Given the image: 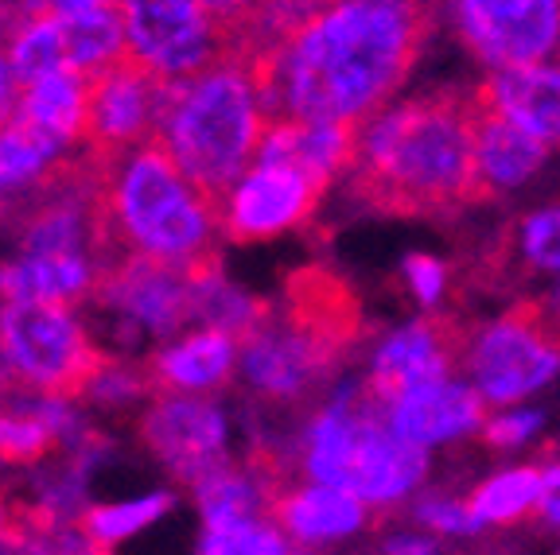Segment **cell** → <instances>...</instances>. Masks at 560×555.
<instances>
[{
    "label": "cell",
    "mask_w": 560,
    "mask_h": 555,
    "mask_svg": "<svg viewBox=\"0 0 560 555\" xmlns=\"http://www.w3.org/2000/svg\"><path fill=\"white\" fill-rule=\"evenodd\" d=\"M432 32V0H335L284 51L249 62L272 121L362 125L405 82Z\"/></svg>",
    "instance_id": "obj_1"
},
{
    "label": "cell",
    "mask_w": 560,
    "mask_h": 555,
    "mask_svg": "<svg viewBox=\"0 0 560 555\" xmlns=\"http://www.w3.org/2000/svg\"><path fill=\"white\" fill-rule=\"evenodd\" d=\"M350 194L394 217H447L482 202L475 90H429L374 117L350 167Z\"/></svg>",
    "instance_id": "obj_2"
},
{
    "label": "cell",
    "mask_w": 560,
    "mask_h": 555,
    "mask_svg": "<svg viewBox=\"0 0 560 555\" xmlns=\"http://www.w3.org/2000/svg\"><path fill=\"white\" fill-rule=\"evenodd\" d=\"M102 206L105 264L121 261L125 252H144L179 269L219 261V210L175 164L164 137L105 160Z\"/></svg>",
    "instance_id": "obj_3"
},
{
    "label": "cell",
    "mask_w": 560,
    "mask_h": 555,
    "mask_svg": "<svg viewBox=\"0 0 560 555\" xmlns=\"http://www.w3.org/2000/svg\"><path fill=\"white\" fill-rule=\"evenodd\" d=\"M265 129L269 117L242 59H222L195 79L172 82L160 121L167 152L214 210H222L245 164L257 160Z\"/></svg>",
    "instance_id": "obj_4"
},
{
    "label": "cell",
    "mask_w": 560,
    "mask_h": 555,
    "mask_svg": "<svg viewBox=\"0 0 560 555\" xmlns=\"http://www.w3.org/2000/svg\"><path fill=\"white\" fill-rule=\"evenodd\" d=\"M304 470L319 486L347 489L362 501H397L424 477V447L401 439L385 412L362 400H335L307 427Z\"/></svg>",
    "instance_id": "obj_5"
},
{
    "label": "cell",
    "mask_w": 560,
    "mask_h": 555,
    "mask_svg": "<svg viewBox=\"0 0 560 555\" xmlns=\"http://www.w3.org/2000/svg\"><path fill=\"white\" fill-rule=\"evenodd\" d=\"M0 346L27 385L55 400H79L94 389L114 357L86 339L82 322L62 304H4Z\"/></svg>",
    "instance_id": "obj_6"
},
{
    "label": "cell",
    "mask_w": 560,
    "mask_h": 555,
    "mask_svg": "<svg viewBox=\"0 0 560 555\" xmlns=\"http://www.w3.org/2000/svg\"><path fill=\"white\" fill-rule=\"evenodd\" d=\"M467 369L487 404H514L560 369V327L545 304H517L479 330L467 346Z\"/></svg>",
    "instance_id": "obj_7"
},
{
    "label": "cell",
    "mask_w": 560,
    "mask_h": 555,
    "mask_svg": "<svg viewBox=\"0 0 560 555\" xmlns=\"http://www.w3.org/2000/svg\"><path fill=\"white\" fill-rule=\"evenodd\" d=\"M125 16L129 51L160 79H195L214 62L230 59L226 32L202 0H117Z\"/></svg>",
    "instance_id": "obj_8"
},
{
    "label": "cell",
    "mask_w": 560,
    "mask_h": 555,
    "mask_svg": "<svg viewBox=\"0 0 560 555\" xmlns=\"http://www.w3.org/2000/svg\"><path fill=\"white\" fill-rule=\"evenodd\" d=\"M167 90L172 82L160 79L156 70L144 67L132 51L114 67H105L102 74L90 79L82 147L94 160H114L129 147L160 137Z\"/></svg>",
    "instance_id": "obj_9"
},
{
    "label": "cell",
    "mask_w": 560,
    "mask_h": 555,
    "mask_svg": "<svg viewBox=\"0 0 560 555\" xmlns=\"http://www.w3.org/2000/svg\"><path fill=\"white\" fill-rule=\"evenodd\" d=\"M459 39L487 67L541 62L560 44V0H452Z\"/></svg>",
    "instance_id": "obj_10"
},
{
    "label": "cell",
    "mask_w": 560,
    "mask_h": 555,
    "mask_svg": "<svg viewBox=\"0 0 560 555\" xmlns=\"http://www.w3.org/2000/svg\"><path fill=\"white\" fill-rule=\"evenodd\" d=\"M97 304H109L129 322L156 339H172L175 330L195 322V276L191 269L156 261L144 252H125L121 261L105 264L94 287Z\"/></svg>",
    "instance_id": "obj_11"
},
{
    "label": "cell",
    "mask_w": 560,
    "mask_h": 555,
    "mask_svg": "<svg viewBox=\"0 0 560 555\" xmlns=\"http://www.w3.org/2000/svg\"><path fill=\"white\" fill-rule=\"evenodd\" d=\"M471 334L452 315H429L412 327L397 330L374 357V374L366 381V397L377 409H389L397 397L432 381H452L455 362H467Z\"/></svg>",
    "instance_id": "obj_12"
},
{
    "label": "cell",
    "mask_w": 560,
    "mask_h": 555,
    "mask_svg": "<svg viewBox=\"0 0 560 555\" xmlns=\"http://www.w3.org/2000/svg\"><path fill=\"white\" fill-rule=\"evenodd\" d=\"M327 182L284 164H257L234 182L219 210V226L230 241H265L300 226L324 199Z\"/></svg>",
    "instance_id": "obj_13"
},
{
    "label": "cell",
    "mask_w": 560,
    "mask_h": 555,
    "mask_svg": "<svg viewBox=\"0 0 560 555\" xmlns=\"http://www.w3.org/2000/svg\"><path fill=\"white\" fill-rule=\"evenodd\" d=\"M140 435L149 442V451L191 486H199L202 477L214 474L219 467H226V459H222L226 420L202 397L156 392V400L140 420Z\"/></svg>",
    "instance_id": "obj_14"
},
{
    "label": "cell",
    "mask_w": 560,
    "mask_h": 555,
    "mask_svg": "<svg viewBox=\"0 0 560 555\" xmlns=\"http://www.w3.org/2000/svg\"><path fill=\"white\" fill-rule=\"evenodd\" d=\"M272 315L296 330L300 339L312 342L331 369L362 339V307L354 287L319 264L292 272L284 295H280V307Z\"/></svg>",
    "instance_id": "obj_15"
},
{
    "label": "cell",
    "mask_w": 560,
    "mask_h": 555,
    "mask_svg": "<svg viewBox=\"0 0 560 555\" xmlns=\"http://www.w3.org/2000/svg\"><path fill=\"white\" fill-rule=\"evenodd\" d=\"M242 374L265 397L289 400L312 389L324 374H331V365L312 342L300 339L296 330L284 327L269 311L261 327L242 339Z\"/></svg>",
    "instance_id": "obj_16"
},
{
    "label": "cell",
    "mask_w": 560,
    "mask_h": 555,
    "mask_svg": "<svg viewBox=\"0 0 560 555\" xmlns=\"http://www.w3.org/2000/svg\"><path fill=\"white\" fill-rule=\"evenodd\" d=\"M362 144L359 125L342 121H272L257 147V164H284L331 182L339 172L354 167Z\"/></svg>",
    "instance_id": "obj_17"
},
{
    "label": "cell",
    "mask_w": 560,
    "mask_h": 555,
    "mask_svg": "<svg viewBox=\"0 0 560 555\" xmlns=\"http://www.w3.org/2000/svg\"><path fill=\"white\" fill-rule=\"evenodd\" d=\"M482 409H487V400L471 385L432 381L397 397L385 409V424L394 427L401 439L417 442V447H429V442H444L452 435H464L471 427H479Z\"/></svg>",
    "instance_id": "obj_18"
},
{
    "label": "cell",
    "mask_w": 560,
    "mask_h": 555,
    "mask_svg": "<svg viewBox=\"0 0 560 555\" xmlns=\"http://www.w3.org/2000/svg\"><path fill=\"white\" fill-rule=\"evenodd\" d=\"M265 509L280 529L296 536L300 544H327V540L350 536L362 529L366 501L335 486H277L265 494Z\"/></svg>",
    "instance_id": "obj_19"
},
{
    "label": "cell",
    "mask_w": 560,
    "mask_h": 555,
    "mask_svg": "<svg viewBox=\"0 0 560 555\" xmlns=\"http://www.w3.org/2000/svg\"><path fill=\"white\" fill-rule=\"evenodd\" d=\"M479 94L545 147L560 144V67L534 62V67L494 70Z\"/></svg>",
    "instance_id": "obj_20"
},
{
    "label": "cell",
    "mask_w": 560,
    "mask_h": 555,
    "mask_svg": "<svg viewBox=\"0 0 560 555\" xmlns=\"http://www.w3.org/2000/svg\"><path fill=\"white\" fill-rule=\"evenodd\" d=\"M549 147L494 109L475 90V156H479V187L482 199L510 191L514 182L529 179L545 164Z\"/></svg>",
    "instance_id": "obj_21"
},
{
    "label": "cell",
    "mask_w": 560,
    "mask_h": 555,
    "mask_svg": "<svg viewBox=\"0 0 560 555\" xmlns=\"http://www.w3.org/2000/svg\"><path fill=\"white\" fill-rule=\"evenodd\" d=\"M97 287V272L79 252H44L0 264V295L4 304H62L86 299Z\"/></svg>",
    "instance_id": "obj_22"
},
{
    "label": "cell",
    "mask_w": 560,
    "mask_h": 555,
    "mask_svg": "<svg viewBox=\"0 0 560 555\" xmlns=\"http://www.w3.org/2000/svg\"><path fill=\"white\" fill-rule=\"evenodd\" d=\"M237 357V339L226 330H199L184 342L160 350L149 365L152 392H199L214 389L230 377Z\"/></svg>",
    "instance_id": "obj_23"
},
{
    "label": "cell",
    "mask_w": 560,
    "mask_h": 555,
    "mask_svg": "<svg viewBox=\"0 0 560 555\" xmlns=\"http://www.w3.org/2000/svg\"><path fill=\"white\" fill-rule=\"evenodd\" d=\"M86 102H90V79L74 70H59L47 79H35L20 94V117L44 129L59 144H79L86 132Z\"/></svg>",
    "instance_id": "obj_24"
},
{
    "label": "cell",
    "mask_w": 560,
    "mask_h": 555,
    "mask_svg": "<svg viewBox=\"0 0 560 555\" xmlns=\"http://www.w3.org/2000/svg\"><path fill=\"white\" fill-rule=\"evenodd\" d=\"M62 32H67V55L70 70L82 79H94L105 67H114L117 59L129 55V35H125V16L121 4H97L79 16H59Z\"/></svg>",
    "instance_id": "obj_25"
},
{
    "label": "cell",
    "mask_w": 560,
    "mask_h": 555,
    "mask_svg": "<svg viewBox=\"0 0 560 555\" xmlns=\"http://www.w3.org/2000/svg\"><path fill=\"white\" fill-rule=\"evenodd\" d=\"M62 147L67 144H59L55 137H47L44 129H35L32 121L16 114V121L0 132V182H4V191L39 187L67 160Z\"/></svg>",
    "instance_id": "obj_26"
},
{
    "label": "cell",
    "mask_w": 560,
    "mask_h": 555,
    "mask_svg": "<svg viewBox=\"0 0 560 555\" xmlns=\"http://www.w3.org/2000/svg\"><path fill=\"white\" fill-rule=\"evenodd\" d=\"M552 494L549 474L545 467H522V470H506V474L490 477L487 486L475 489V497L467 501V512H471V524H502L514 521L522 512L541 509V501Z\"/></svg>",
    "instance_id": "obj_27"
},
{
    "label": "cell",
    "mask_w": 560,
    "mask_h": 555,
    "mask_svg": "<svg viewBox=\"0 0 560 555\" xmlns=\"http://www.w3.org/2000/svg\"><path fill=\"white\" fill-rule=\"evenodd\" d=\"M9 59L16 70L20 86L35 79H47V74H59L70 70V55H67V32H62V20L55 12H35L24 24L12 32L9 44Z\"/></svg>",
    "instance_id": "obj_28"
},
{
    "label": "cell",
    "mask_w": 560,
    "mask_h": 555,
    "mask_svg": "<svg viewBox=\"0 0 560 555\" xmlns=\"http://www.w3.org/2000/svg\"><path fill=\"white\" fill-rule=\"evenodd\" d=\"M199 555H296L289 532L261 517H234V521L207 524Z\"/></svg>",
    "instance_id": "obj_29"
},
{
    "label": "cell",
    "mask_w": 560,
    "mask_h": 555,
    "mask_svg": "<svg viewBox=\"0 0 560 555\" xmlns=\"http://www.w3.org/2000/svg\"><path fill=\"white\" fill-rule=\"evenodd\" d=\"M172 505H175L172 494H149V497H137V501H121V505H94V509L82 512V529H86L97 544L114 547V544H121V540L137 536L140 529H149L152 521H160Z\"/></svg>",
    "instance_id": "obj_30"
},
{
    "label": "cell",
    "mask_w": 560,
    "mask_h": 555,
    "mask_svg": "<svg viewBox=\"0 0 560 555\" xmlns=\"http://www.w3.org/2000/svg\"><path fill=\"white\" fill-rule=\"evenodd\" d=\"M195 494H199L207 524L234 521V517H257V509L265 505L257 477L237 474V470H230V467H219L214 474L202 477L199 486H195Z\"/></svg>",
    "instance_id": "obj_31"
},
{
    "label": "cell",
    "mask_w": 560,
    "mask_h": 555,
    "mask_svg": "<svg viewBox=\"0 0 560 555\" xmlns=\"http://www.w3.org/2000/svg\"><path fill=\"white\" fill-rule=\"evenodd\" d=\"M55 427L39 412H0V462L35 467L55 447Z\"/></svg>",
    "instance_id": "obj_32"
},
{
    "label": "cell",
    "mask_w": 560,
    "mask_h": 555,
    "mask_svg": "<svg viewBox=\"0 0 560 555\" xmlns=\"http://www.w3.org/2000/svg\"><path fill=\"white\" fill-rule=\"evenodd\" d=\"M510 252H517V261L525 269L541 272H560V206L537 210L514 229V245Z\"/></svg>",
    "instance_id": "obj_33"
},
{
    "label": "cell",
    "mask_w": 560,
    "mask_h": 555,
    "mask_svg": "<svg viewBox=\"0 0 560 555\" xmlns=\"http://www.w3.org/2000/svg\"><path fill=\"white\" fill-rule=\"evenodd\" d=\"M405 276H409V287L420 304L432 307L444 292V264L432 261V257H409L405 261Z\"/></svg>",
    "instance_id": "obj_34"
},
{
    "label": "cell",
    "mask_w": 560,
    "mask_h": 555,
    "mask_svg": "<svg viewBox=\"0 0 560 555\" xmlns=\"http://www.w3.org/2000/svg\"><path fill=\"white\" fill-rule=\"evenodd\" d=\"M537 427H541L537 412H510V416H494L482 432H487V442H494V447H514V442L529 439Z\"/></svg>",
    "instance_id": "obj_35"
},
{
    "label": "cell",
    "mask_w": 560,
    "mask_h": 555,
    "mask_svg": "<svg viewBox=\"0 0 560 555\" xmlns=\"http://www.w3.org/2000/svg\"><path fill=\"white\" fill-rule=\"evenodd\" d=\"M420 521L429 524V529H440V532H471V512H467V505L459 501H444V497H436V501L420 505Z\"/></svg>",
    "instance_id": "obj_36"
},
{
    "label": "cell",
    "mask_w": 560,
    "mask_h": 555,
    "mask_svg": "<svg viewBox=\"0 0 560 555\" xmlns=\"http://www.w3.org/2000/svg\"><path fill=\"white\" fill-rule=\"evenodd\" d=\"M20 114V79L12 70V59L4 55V44H0V132L9 129Z\"/></svg>",
    "instance_id": "obj_37"
},
{
    "label": "cell",
    "mask_w": 560,
    "mask_h": 555,
    "mask_svg": "<svg viewBox=\"0 0 560 555\" xmlns=\"http://www.w3.org/2000/svg\"><path fill=\"white\" fill-rule=\"evenodd\" d=\"M249 4H254V0H202V9L219 20L222 32H230V27L245 16V9H249ZM226 51H230V47H226Z\"/></svg>",
    "instance_id": "obj_38"
},
{
    "label": "cell",
    "mask_w": 560,
    "mask_h": 555,
    "mask_svg": "<svg viewBox=\"0 0 560 555\" xmlns=\"http://www.w3.org/2000/svg\"><path fill=\"white\" fill-rule=\"evenodd\" d=\"M385 555H436L432 540H417V536H397L385 544Z\"/></svg>",
    "instance_id": "obj_39"
},
{
    "label": "cell",
    "mask_w": 560,
    "mask_h": 555,
    "mask_svg": "<svg viewBox=\"0 0 560 555\" xmlns=\"http://www.w3.org/2000/svg\"><path fill=\"white\" fill-rule=\"evenodd\" d=\"M12 377H16V365L9 362V354H4V346H0V392L12 389Z\"/></svg>",
    "instance_id": "obj_40"
},
{
    "label": "cell",
    "mask_w": 560,
    "mask_h": 555,
    "mask_svg": "<svg viewBox=\"0 0 560 555\" xmlns=\"http://www.w3.org/2000/svg\"><path fill=\"white\" fill-rule=\"evenodd\" d=\"M541 517H545L549 524H560V494H549V497H545V501H541Z\"/></svg>",
    "instance_id": "obj_41"
},
{
    "label": "cell",
    "mask_w": 560,
    "mask_h": 555,
    "mask_svg": "<svg viewBox=\"0 0 560 555\" xmlns=\"http://www.w3.org/2000/svg\"><path fill=\"white\" fill-rule=\"evenodd\" d=\"M0 540H12V509L0 497Z\"/></svg>",
    "instance_id": "obj_42"
},
{
    "label": "cell",
    "mask_w": 560,
    "mask_h": 555,
    "mask_svg": "<svg viewBox=\"0 0 560 555\" xmlns=\"http://www.w3.org/2000/svg\"><path fill=\"white\" fill-rule=\"evenodd\" d=\"M541 304H545V311H549L552 319H557V327H560V287H552V292L545 295Z\"/></svg>",
    "instance_id": "obj_43"
}]
</instances>
